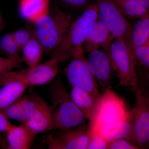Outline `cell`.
<instances>
[{
  "instance_id": "1",
  "label": "cell",
  "mask_w": 149,
  "mask_h": 149,
  "mask_svg": "<svg viewBox=\"0 0 149 149\" xmlns=\"http://www.w3.org/2000/svg\"><path fill=\"white\" fill-rule=\"evenodd\" d=\"M98 19L97 3H92L73 20L61 42L51 54V57L54 58L59 63L61 62L85 51L83 45L86 37Z\"/></svg>"
},
{
  "instance_id": "2",
  "label": "cell",
  "mask_w": 149,
  "mask_h": 149,
  "mask_svg": "<svg viewBox=\"0 0 149 149\" xmlns=\"http://www.w3.org/2000/svg\"><path fill=\"white\" fill-rule=\"evenodd\" d=\"M73 20L71 14L56 6L35 22V35L42 45L45 54H51L58 47Z\"/></svg>"
},
{
  "instance_id": "3",
  "label": "cell",
  "mask_w": 149,
  "mask_h": 149,
  "mask_svg": "<svg viewBox=\"0 0 149 149\" xmlns=\"http://www.w3.org/2000/svg\"><path fill=\"white\" fill-rule=\"evenodd\" d=\"M50 96L52 109L54 130H66L85 124L87 119L72 101L61 80L52 86Z\"/></svg>"
},
{
  "instance_id": "4",
  "label": "cell",
  "mask_w": 149,
  "mask_h": 149,
  "mask_svg": "<svg viewBox=\"0 0 149 149\" xmlns=\"http://www.w3.org/2000/svg\"><path fill=\"white\" fill-rule=\"evenodd\" d=\"M130 116L124 101L111 89H108L99 98L88 127L90 130H97L106 125L127 120Z\"/></svg>"
},
{
  "instance_id": "5",
  "label": "cell",
  "mask_w": 149,
  "mask_h": 149,
  "mask_svg": "<svg viewBox=\"0 0 149 149\" xmlns=\"http://www.w3.org/2000/svg\"><path fill=\"white\" fill-rule=\"evenodd\" d=\"M98 18L114 37L122 43L134 56L133 27L128 19L118 9L112 0H97Z\"/></svg>"
},
{
  "instance_id": "6",
  "label": "cell",
  "mask_w": 149,
  "mask_h": 149,
  "mask_svg": "<svg viewBox=\"0 0 149 149\" xmlns=\"http://www.w3.org/2000/svg\"><path fill=\"white\" fill-rule=\"evenodd\" d=\"M120 86L134 93L141 91L136 71L135 57L120 41L114 40L107 52Z\"/></svg>"
},
{
  "instance_id": "7",
  "label": "cell",
  "mask_w": 149,
  "mask_h": 149,
  "mask_svg": "<svg viewBox=\"0 0 149 149\" xmlns=\"http://www.w3.org/2000/svg\"><path fill=\"white\" fill-rule=\"evenodd\" d=\"M58 63L55 58L51 57L49 60L34 67L6 72L0 76V87L10 81L19 82L27 87L46 85L57 75Z\"/></svg>"
},
{
  "instance_id": "8",
  "label": "cell",
  "mask_w": 149,
  "mask_h": 149,
  "mask_svg": "<svg viewBox=\"0 0 149 149\" xmlns=\"http://www.w3.org/2000/svg\"><path fill=\"white\" fill-rule=\"evenodd\" d=\"M136 104L130 112L131 131L129 140L139 149L149 147V95L135 93Z\"/></svg>"
},
{
  "instance_id": "9",
  "label": "cell",
  "mask_w": 149,
  "mask_h": 149,
  "mask_svg": "<svg viewBox=\"0 0 149 149\" xmlns=\"http://www.w3.org/2000/svg\"><path fill=\"white\" fill-rule=\"evenodd\" d=\"M85 52L83 51L72 58L65 73L72 87L83 89L98 100L101 95L98 85L88 68Z\"/></svg>"
},
{
  "instance_id": "10",
  "label": "cell",
  "mask_w": 149,
  "mask_h": 149,
  "mask_svg": "<svg viewBox=\"0 0 149 149\" xmlns=\"http://www.w3.org/2000/svg\"><path fill=\"white\" fill-rule=\"evenodd\" d=\"M58 130L44 137V142L49 149H87L90 136L88 125Z\"/></svg>"
},
{
  "instance_id": "11",
  "label": "cell",
  "mask_w": 149,
  "mask_h": 149,
  "mask_svg": "<svg viewBox=\"0 0 149 149\" xmlns=\"http://www.w3.org/2000/svg\"><path fill=\"white\" fill-rule=\"evenodd\" d=\"M87 64L102 92L111 88L113 70L108 54L104 51L95 50L89 53Z\"/></svg>"
},
{
  "instance_id": "12",
  "label": "cell",
  "mask_w": 149,
  "mask_h": 149,
  "mask_svg": "<svg viewBox=\"0 0 149 149\" xmlns=\"http://www.w3.org/2000/svg\"><path fill=\"white\" fill-rule=\"evenodd\" d=\"M42 99L37 94L21 97L3 112L8 119L22 123L32 116Z\"/></svg>"
},
{
  "instance_id": "13",
  "label": "cell",
  "mask_w": 149,
  "mask_h": 149,
  "mask_svg": "<svg viewBox=\"0 0 149 149\" xmlns=\"http://www.w3.org/2000/svg\"><path fill=\"white\" fill-rule=\"evenodd\" d=\"M114 37L107 26L99 18L93 24L84 45V50L90 53L102 47L107 52Z\"/></svg>"
},
{
  "instance_id": "14",
  "label": "cell",
  "mask_w": 149,
  "mask_h": 149,
  "mask_svg": "<svg viewBox=\"0 0 149 149\" xmlns=\"http://www.w3.org/2000/svg\"><path fill=\"white\" fill-rule=\"evenodd\" d=\"M22 124L36 135L54 130L52 107L42 99L32 116Z\"/></svg>"
},
{
  "instance_id": "15",
  "label": "cell",
  "mask_w": 149,
  "mask_h": 149,
  "mask_svg": "<svg viewBox=\"0 0 149 149\" xmlns=\"http://www.w3.org/2000/svg\"><path fill=\"white\" fill-rule=\"evenodd\" d=\"M49 10V0H19V15L24 20L33 24Z\"/></svg>"
},
{
  "instance_id": "16",
  "label": "cell",
  "mask_w": 149,
  "mask_h": 149,
  "mask_svg": "<svg viewBox=\"0 0 149 149\" xmlns=\"http://www.w3.org/2000/svg\"><path fill=\"white\" fill-rule=\"evenodd\" d=\"M36 134L24 124L13 125L7 133V148H30Z\"/></svg>"
},
{
  "instance_id": "17",
  "label": "cell",
  "mask_w": 149,
  "mask_h": 149,
  "mask_svg": "<svg viewBox=\"0 0 149 149\" xmlns=\"http://www.w3.org/2000/svg\"><path fill=\"white\" fill-rule=\"evenodd\" d=\"M136 71L141 90L149 88V38L134 52Z\"/></svg>"
},
{
  "instance_id": "18",
  "label": "cell",
  "mask_w": 149,
  "mask_h": 149,
  "mask_svg": "<svg viewBox=\"0 0 149 149\" xmlns=\"http://www.w3.org/2000/svg\"><path fill=\"white\" fill-rule=\"evenodd\" d=\"M112 1L128 19H140L149 13V0Z\"/></svg>"
},
{
  "instance_id": "19",
  "label": "cell",
  "mask_w": 149,
  "mask_h": 149,
  "mask_svg": "<svg viewBox=\"0 0 149 149\" xmlns=\"http://www.w3.org/2000/svg\"><path fill=\"white\" fill-rule=\"evenodd\" d=\"M70 95L72 101L87 120L91 121L95 110L98 100L80 88L72 87Z\"/></svg>"
},
{
  "instance_id": "20",
  "label": "cell",
  "mask_w": 149,
  "mask_h": 149,
  "mask_svg": "<svg viewBox=\"0 0 149 149\" xmlns=\"http://www.w3.org/2000/svg\"><path fill=\"white\" fill-rule=\"evenodd\" d=\"M0 89V111H3L21 97L27 87L17 81H10Z\"/></svg>"
},
{
  "instance_id": "21",
  "label": "cell",
  "mask_w": 149,
  "mask_h": 149,
  "mask_svg": "<svg viewBox=\"0 0 149 149\" xmlns=\"http://www.w3.org/2000/svg\"><path fill=\"white\" fill-rule=\"evenodd\" d=\"M93 131L100 133L109 142L122 139L129 140L131 131L130 116L127 120L106 125L98 130Z\"/></svg>"
},
{
  "instance_id": "22",
  "label": "cell",
  "mask_w": 149,
  "mask_h": 149,
  "mask_svg": "<svg viewBox=\"0 0 149 149\" xmlns=\"http://www.w3.org/2000/svg\"><path fill=\"white\" fill-rule=\"evenodd\" d=\"M22 60L28 68L34 67L40 64L45 50L36 37L30 40L22 49Z\"/></svg>"
},
{
  "instance_id": "23",
  "label": "cell",
  "mask_w": 149,
  "mask_h": 149,
  "mask_svg": "<svg viewBox=\"0 0 149 149\" xmlns=\"http://www.w3.org/2000/svg\"><path fill=\"white\" fill-rule=\"evenodd\" d=\"M149 38V13L136 22L133 27V41L134 49L146 42Z\"/></svg>"
},
{
  "instance_id": "24",
  "label": "cell",
  "mask_w": 149,
  "mask_h": 149,
  "mask_svg": "<svg viewBox=\"0 0 149 149\" xmlns=\"http://www.w3.org/2000/svg\"><path fill=\"white\" fill-rule=\"evenodd\" d=\"M0 49L7 57L10 58H18L21 57V49L14 39L12 33H7L0 39Z\"/></svg>"
},
{
  "instance_id": "25",
  "label": "cell",
  "mask_w": 149,
  "mask_h": 149,
  "mask_svg": "<svg viewBox=\"0 0 149 149\" xmlns=\"http://www.w3.org/2000/svg\"><path fill=\"white\" fill-rule=\"evenodd\" d=\"M12 33L14 39L21 50L23 46L30 40L36 37L34 29L26 26L20 27Z\"/></svg>"
},
{
  "instance_id": "26",
  "label": "cell",
  "mask_w": 149,
  "mask_h": 149,
  "mask_svg": "<svg viewBox=\"0 0 149 149\" xmlns=\"http://www.w3.org/2000/svg\"><path fill=\"white\" fill-rule=\"evenodd\" d=\"M90 130V139L88 143V149H107L109 142L96 131Z\"/></svg>"
},
{
  "instance_id": "27",
  "label": "cell",
  "mask_w": 149,
  "mask_h": 149,
  "mask_svg": "<svg viewBox=\"0 0 149 149\" xmlns=\"http://www.w3.org/2000/svg\"><path fill=\"white\" fill-rule=\"evenodd\" d=\"M23 62L22 57L14 59L0 56V76L20 65Z\"/></svg>"
},
{
  "instance_id": "28",
  "label": "cell",
  "mask_w": 149,
  "mask_h": 149,
  "mask_svg": "<svg viewBox=\"0 0 149 149\" xmlns=\"http://www.w3.org/2000/svg\"><path fill=\"white\" fill-rule=\"evenodd\" d=\"M62 4L72 9L84 10L93 3V0H58Z\"/></svg>"
},
{
  "instance_id": "29",
  "label": "cell",
  "mask_w": 149,
  "mask_h": 149,
  "mask_svg": "<svg viewBox=\"0 0 149 149\" xmlns=\"http://www.w3.org/2000/svg\"><path fill=\"white\" fill-rule=\"evenodd\" d=\"M13 124L9 121L8 117L3 111H0V133H6L13 126ZM0 146L7 148L6 141L3 139L0 134Z\"/></svg>"
},
{
  "instance_id": "30",
  "label": "cell",
  "mask_w": 149,
  "mask_h": 149,
  "mask_svg": "<svg viewBox=\"0 0 149 149\" xmlns=\"http://www.w3.org/2000/svg\"><path fill=\"white\" fill-rule=\"evenodd\" d=\"M108 149H139L138 147L127 139H118L109 142Z\"/></svg>"
},
{
  "instance_id": "31",
  "label": "cell",
  "mask_w": 149,
  "mask_h": 149,
  "mask_svg": "<svg viewBox=\"0 0 149 149\" xmlns=\"http://www.w3.org/2000/svg\"><path fill=\"white\" fill-rule=\"evenodd\" d=\"M3 25V20L2 17L1 13L0 11V30L2 28Z\"/></svg>"
}]
</instances>
